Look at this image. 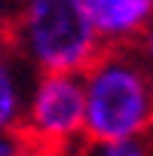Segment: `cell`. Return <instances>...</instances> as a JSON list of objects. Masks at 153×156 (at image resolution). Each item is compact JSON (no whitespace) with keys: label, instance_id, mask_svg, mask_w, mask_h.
I'll list each match as a JSON object with an SVG mask.
<instances>
[{"label":"cell","instance_id":"cell-10","mask_svg":"<svg viewBox=\"0 0 153 156\" xmlns=\"http://www.w3.org/2000/svg\"><path fill=\"white\" fill-rule=\"evenodd\" d=\"M28 156H58V153H52V150H40V147H31Z\"/></svg>","mask_w":153,"mask_h":156},{"label":"cell","instance_id":"cell-4","mask_svg":"<svg viewBox=\"0 0 153 156\" xmlns=\"http://www.w3.org/2000/svg\"><path fill=\"white\" fill-rule=\"evenodd\" d=\"M104 49L132 46L153 22V0H83Z\"/></svg>","mask_w":153,"mask_h":156},{"label":"cell","instance_id":"cell-9","mask_svg":"<svg viewBox=\"0 0 153 156\" xmlns=\"http://www.w3.org/2000/svg\"><path fill=\"white\" fill-rule=\"evenodd\" d=\"M138 43H141V55L153 64V22L147 25V31L141 34V40H138Z\"/></svg>","mask_w":153,"mask_h":156},{"label":"cell","instance_id":"cell-6","mask_svg":"<svg viewBox=\"0 0 153 156\" xmlns=\"http://www.w3.org/2000/svg\"><path fill=\"white\" fill-rule=\"evenodd\" d=\"M58 156H153V141L150 138H129V141H89V138H83L80 144L67 147Z\"/></svg>","mask_w":153,"mask_h":156},{"label":"cell","instance_id":"cell-8","mask_svg":"<svg viewBox=\"0 0 153 156\" xmlns=\"http://www.w3.org/2000/svg\"><path fill=\"white\" fill-rule=\"evenodd\" d=\"M16 6H19V0H0V34L9 31V22L16 16Z\"/></svg>","mask_w":153,"mask_h":156},{"label":"cell","instance_id":"cell-3","mask_svg":"<svg viewBox=\"0 0 153 156\" xmlns=\"http://www.w3.org/2000/svg\"><path fill=\"white\" fill-rule=\"evenodd\" d=\"M22 135L31 147L64 153L86 138L83 73H37L28 95Z\"/></svg>","mask_w":153,"mask_h":156},{"label":"cell","instance_id":"cell-1","mask_svg":"<svg viewBox=\"0 0 153 156\" xmlns=\"http://www.w3.org/2000/svg\"><path fill=\"white\" fill-rule=\"evenodd\" d=\"M86 138L129 141L153 132V64L135 46L104 49L86 70Z\"/></svg>","mask_w":153,"mask_h":156},{"label":"cell","instance_id":"cell-5","mask_svg":"<svg viewBox=\"0 0 153 156\" xmlns=\"http://www.w3.org/2000/svg\"><path fill=\"white\" fill-rule=\"evenodd\" d=\"M34 76L37 70L22 58L6 34H0V132H22Z\"/></svg>","mask_w":153,"mask_h":156},{"label":"cell","instance_id":"cell-7","mask_svg":"<svg viewBox=\"0 0 153 156\" xmlns=\"http://www.w3.org/2000/svg\"><path fill=\"white\" fill-rule=\"evenodd\" d=\"M31 144L22 132H0V156H28Z\"/></svg>","mask_w":153,"mask_h":156},{"label":"cell","instance_id":"cell-2","mask_svg":"<svg viewBox=\"0 0 153 156\" xmlns=\"http://www.w3.org/2000/svg\"><path fill=\"white\" fill-rule=\"evenodd\" d=\"M6 37L37 73H83L104 52L83 0H19Z\"/></svg>","mask_w":153,"mask_h":156}]
</instances>
